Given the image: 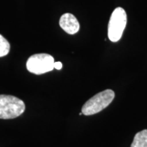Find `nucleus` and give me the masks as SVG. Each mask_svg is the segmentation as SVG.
I'll return each mask as SVG.
<instances>
[{"mask_svg":"<svg viewBox=\"0 0 147 147\" xmlns=\"http://www.w3.org/2000/svg\"><path fill=\"white\" fill-rule=\"evenodd\" d=\"M25 110V104L21 99L13 95H0V119H15Z\"/></svg>","mask_w":147,"mask_h":147,"instance_id":"f257e3e1","label":"nucleus"},{"mask_svg":"<svg viewBox=\"0 0 147 147\" xmlns=\"http://www.w3.org/2000/svg\"><path fill=\"white\" fill-rule=\"evenodd\" d=\"M59 25L68 34H76L80 29V24L77 18L70 13H65L61 16Z\"/></svg>","mask_w":147,"mask_h":147,"instance_id":"39448f33","label":"nucleus"},{"mask_svg":"<svg viewBox=\"0 0 147 147\" xmlns=\"http://www.w3.org/2000/svg\"><path fill=\"white\" fill-rule=\"evenodd\" d=\"M62 66H63V65L60 61L55 62L54 63V68L57 69H61L62 68Z\"/></svg>","mask_w":147,"mask_h":147,"instance_id":"6e6552de","label":"nucleus"},{"mask_svg":"<svg viewBox=\"0 0 147 147\" xmlns=\"http://www.w3.org/2000/svg\"><path fill=\"white\" fill-rule=\"evenodd\" d=\"M54 58L51 55L46 53L35 54L27 60L26 67L29 72L40 75L54 69Z\"/></svg>","mask_w":147,"mask_h":147,"instance_id":"20e7f679","label":"nucleus"},{"mask_svg":"<svg viewBox=\"0 0 147 147\" xmlns=\"http://www.w3.org/2000/svg\"><path fill=\"white\" fill-rule=\"evenodd\" d=\"M127 24V14L123 8L119 7L113 11L108 27V36L111 42L121 39Z\"/></svg>","mask_w":147,"mask_h":147,"instance_id":"7ed1b4c3","label":"nucleus"},{"mask_svg":"<svg viewBox=\"0 0 147 147\" xmlns=\"http://www.w3.org/2000/svg\"><path fill=\"white\" fill-rule=\"evenodd\" d=\"M131 147H147V129L136 134Z\"/></svg>","mask_w":147,"mask_h":147,"instance_id":"423d86ee","label":"nucleus"},{"mask_svg":"<svg viewBox=\"0 0 147 147\" xmlns=\"http://www.w3.org/2000/svg\"><path fill=\"white\" fill-rule=\"evenodd\" d=\"M10 45L8 40L0 34V57L7 55L10 52Z\"/></svg>","mask_w":147,"mask_h":147,"instance_id":"0eeeda50","label":"nucleus"},{"mask_svg":"<svg viewBox=\"0 0 147 147\" xmlns=\"http://www.w3.org/2000/svg\"><path fill=\"white\" fill-rule=\"evenodd\" d=\"M115 96V92L111 89L98 93L84 104L82 108V115L89 116L100 113L110 105Z\"/></svg>","mask_w":147,"mask_h":147,"instance_id":"f03ea898","label":"nucleus"}]
</instances>
